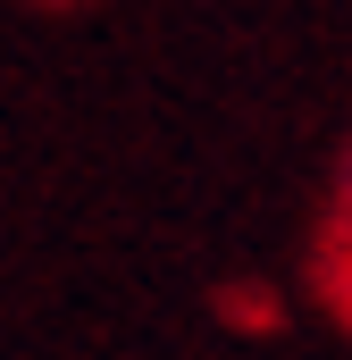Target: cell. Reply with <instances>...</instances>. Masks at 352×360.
<instances>
[{"label": "cell", "mask_w": 352, "mask_h": 360, "mask_svg": "<svg viewBox=\"0 0 352 360\" xmlns=\"http://www.w3.org/2000/svg\"><path fill=\"white\" fill-rule=\"evenodd\" d=\"M336 293H344V319H352V252H344V276H336Z\"/></svg>", "instance_id": "cell-1"}, {"label": "cell", "mask_w": 352, "mask_h": 360, "mask_svg": "<svg viewBox=\"0 0 352 360\" xmlns=\"http://www.w3.org/2000/svg\"><path fill=\"white\" fill-rule=\"evenodd\" d=\"M344 184H352V176H344Z\"/></svg>", "instance_id": "cell-2"}]
</instances>
